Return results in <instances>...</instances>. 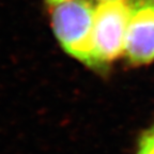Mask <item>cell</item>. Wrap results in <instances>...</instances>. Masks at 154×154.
<instances>
[{
  "instance_id": "obj_4",
  "label": "cell",
  "mask_w": 154,
  "mask_h": 154,
  "mask_svg": "<svg viewBox=\"0 0 154 154\" xmlns=\"http://www.w3.org/2000/svg\"><path fill=\"white\" fill-rule=\"evenodd\" d=\"M136 154H154V125L140 136Z\"/></svg>"
},
{
  "instance_id": "obj_6",
  "label": "cell",
  "mask_w": 154,
  "mask_h": 154,
  "mask_svg": "<svg viewBox=\"0 0 154 154\" xmlns=\"http://www.w3.org/2000/svg\"><path fill=\"white\" fill-rule=\"evenodd\" d=\"M101 1H108V0H101Z\"/></svg>"
},
{
  "instance_id": "obj_3",
  "label": "cell",
  "mask_w": 154,
  "mask_h": 154,
  "mask_svg": "<svg viewBox=\"0 0 154 154\" xmlns=\"http://www.w3.org/2000/svg\"><path fill=\"white\" fill-rule=\"evenodd\" d=\"M124 53L134 65L154 60V0H134L131 3Z\"/></svg>"
},
{
  "instance_id": "obj_2",
  "label": "cell",
  "mask_w": 154,
  "mask_h": 154,
  "mask_svg": "<svg viewBox=\"0 0 154 154\" xmlns=\"http://www.w3.org/2000/svg\"><path fill=\"white\" fill-rule=\"evenodd\" d=\"M131 3L124 0L102 1L94 14V60L95 70H105L125 51Z\"/></svg>"
},
{
  "instance_id": "obj_5",
  "label": "cell",
  "mask_w": 154,
  "mask_h": 154,
  "mask_svg": "<svg viewBox=\"0 0 154 154\" xmlns=\"http://www.w3.org/2000/svg\"><path fill=\"white\" fill-rule=\"evenodd\" d=\"M46 1L53 5H60V3L66 2V1H70V0H46Z\"/></svg>"
},
{
  "instance_id": "obj_1",
  "label": "cell",
  "mask_w": 154,
  "mask_h": 154,
  "mask_svg": "<svg viewBox=\"0 0 154 154\" xmlns=\"http://www.w3.org/2000/svg\"><path fill=\"white\" fill-rule=\"evenodd\" d=\"M94 14L95 8L88 0H70L55 5L51 25L58 41L65 51L95 67L94 60Z\"/></svg>"
}]
</instances>
